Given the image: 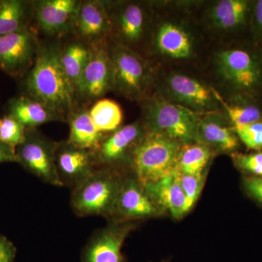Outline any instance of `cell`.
I'll use <instances>...</instances> for the list:
<instances>
[{
  "label": "cell",
  "mask_w": 262,
  "mask_h": 262,
  "mask_svg": "<svg viewBox=\"0 0 262 262\" xmlns=\"http://www.w3.org/2000/svg\"><path fill=\"white\" fill-rule=\"evenodd\" d=\"M199 2H154L149 57L161 63L198 61L204 49V30L196 16Z\"/></svg>",
  "instance_id": "6da1fadb"
},
{
  "label": "cell",
  "mask_w": 262,
  "mask_h": 262,
  "mask_svg": "<svg viewBox=\"0 0 262 262\" xmlns=\"http://www.w3.org/2000/svg\"><path fill=\"white\" fill-rule=\"evenodd\" d=\"M61 46L58 42H41L37 58L24 81L27 96L42 103L62 121L69 120L77 107L73 84L61 63Z\"/></svg>",
  "instance_id": "7a4b0ae2"
},
{
  "label": "cell",
  "mask_w": 262,
  "mask_h": 262,
  "mask_svg": "<svg viewBox=\"0 0 262 262\" xmlns=\"http://www.w3.org/2000/svg\"><path fill=\"white\" fill-rule=\"evenodd\" d=\"M212 85L224 98L252 96L262 86V59L248 48L221 47L211 60Z\"/></svg>",
  "instance_id": "3957f363"
},
{
  "label": "cell",
  "mask_w": 262,
  "mask_h": 262,
  "mask_svg": "<svg viewBox=\"0 0 262 262\" xmlns=\"http://www.w3.org/2000/svg\"><path fill=\"white\" fill-rule=\"evenodd\" d=\"M111 21L108 40L149 58L155 15L153 1H105Z\"/></svg>",
  "instance_id": "277c9868"
},
{
  "label": "cell",
  "mask_w": 262,
  "mask_h": 262,
  "mask_svg": "<svg viewBox=\"0 0 262 262\" xmlns=\"http://www.w3.org/2000/svg\"><path fill=\"white\" fill-rule=\"evenodd\" d=\"M114 70L113 91L122 97L142 102L155 91L158 70L149 58L108 40Z\"/></svg>",
  "instance_id": "5b68a950"
},
{
  "label": "cell",
  "mask_w": 262,
  "mask_h": 262,
  "mask_svg": "<svg viewBox=\"0 0 262 262\" xmlns=\"http://www.w3.org/2000/svg\"><path fill=\"white\" fill-rule=\"evenodd\" d=\"M124 177L118 169L96 168L72 189L70 203L75 214L101 215L111 220Z\"/></svg>",
  "instance_id": "8992f818"
},
{
  "label": "cell",
  "mask_w": 262,
  "mask_h": 262,
  "mask_svg": "<svg viewBox=\"0 0 262 262\" xmlns=\"http://www.w3.org/2000/svg\"><path fill=\"white\" fill-rule=\"evenodd\" d=\"M154 92L195 113L222 111L219 92L213 85L182 71H158Z\"/></svg>",
  "instance_id": "52a82bcc"
},
{
  "label": "cell",
  "mask_w": 262,
  "mask_h": 262,
  "mask_svg": "<svg viewBox=\"0 0 262 262\" xmlns=\"http://www.w3.org/2000/svg\"><path fill=\"white\" fill-rule=\"evenodd\" d=\"M141 121L146 132L157 133L179 141L196 142L201 114L167 101L153 92L141 102Z\"/></svg>",
  "instance_id": "ba28073f"
},
{
  "label": "cell",
  "mask_w": 262,
  "mask_h": 262,
  "mask_svg": "<svg viewBox=\"0 0 262 262\" xmlns=\"http://www.w3.org/2000/svg\"><path fill=\"white\" fill-rule=\"evenodd\" d=\"M182 144L157 133L146 132L131 156L132 173L143 186L172 175Z\"/></svg>",
  "instance_id": "9c48e42d"
},
{
  "label": "cell",
  "mask_w": 262,
  "mask_h": 262,
  "mask_svg": "<svg viewBox=\"0 0 262 262\" xmlns=\"http://www.w3.org/2000/svg\"><path fill=\"white\" fill-rule=\"evenodd\" d=\"M57 146L58 142L48 139L35 129H27L26 140L16 147L18 162L42 182L63 187L57 172Z\"/></svg>",
  "instance_id": "30bf717a"
},
{
  "label": "cell",
  "mask_w": 262,
  "mask_h": 262,
  "mask_svg": "<svg viewBox=\"0 0 262 262\" xmlns=\"http://www.w3.org/2000/svg\"><path fill=\"white\" fill-rule=\"evenodd\" d=\"M40 44L32 26L0 36V70L11 77H24L34 64Z\"/></svg>",
  "instance_id": "8fae6325"
},
{
  "label": "cell",
  "mask_w": 262,
  "mask_h": 262,
  "mask_svg": "<svg viewBox=\"0 0 262 262\" xmlns=\"http://www.w3.org/2000/svg\"><path fill=\"white\" fill-rule=\"evenodd\" d=\"M108 41L89 45L91 57L76 87L77 100L99 99L113 91L114 70Z\"/></svg>",
  "instance_id": "7c38bea8"
},
{
  "label": "cell",
  "mask_w": 262,
  "mask_h": 262,
  "mask_svg": "<svg viewBox=\"0 0 262 262\" xmlns=\"http://www.w3.org/2000/svg\"><path fill=\"white\" fill-rule=\"evenodd\" d=\"M204 5L198 17L202 28L221 39L245 27L251 11V3L246 0H216Z\"/></svg>",
  "instance_id": "4fadbf2b"
},
{
  "label": "cell",
  "mask_w": 262,
  "mask_h": 262,
  "mask_svg": "<svg viewBox=\"0 0 262 262\" xmlns=\"http://www.w3.org/2000/svg\"><path fill=\"white\" fill-rule=\"evenodd\" d=\"M145 134L142 122L138 120L105 136L94 151L98 168H130L134 150Z\"/></svg>",
  "instance_id": "5bb4252c"
},
{
  "label": "cell",
  "mask_w": 262,
  "mask_h": 262,
  "mask_svg": "<svg viewBox=\"0 0 262 262\" xmlns=\"http://www.w3.org/2000/svg\"><path fill=\"white\" fill-rule=\"evenodd\" d=\"M165 212L132 173L124 177L113 216L110 221L135 222L160 216Z\"/></svg>",
  "instance_id": "9a60e30c"
},
{
  "label": "cell",
  "mask_w": 262,
  "mask_h": 262,
  "mask_svg": "<svg viewBox=\"0 0 262 262\" xmlns=\"http://www.w3.org/2000/svg\"><path fill=\"white\" fill-rule=\"evenodd\" d=\"M135 222L110 221L98 231L84 248L83 262H125L122 247L129 234L135 228Z\"/></svg>",
  "instance_id": "2e32d148"
},
{
  "label": "cell",
  "mask_w": 262,
  "mask_h": 262,
  "mask_svg": "<svg viewBox=\"0 0 262 262\" xmlns=\"http://www.w3.org/2000/svg\"><path fill=\"white\" fill-rule=\"evenodd\" d=\"M80 3L78 0L34 1V20L37 31L58 38L73 32Z\"/></svg>",
  "instance_id": "e0dca14e"
},
{
  "label": "cell",
  "mask_w": 262,
  "mask_h": 262,
  "mask_svg": "<svg viewBox=\"0 0 262 262\" xmlns=\"http://www.w3.org/2000/svg\"><path fill=\"white\" fill-rule=\"evenodd\" d=\"M239 138L226 114L222 111L201 114L196 130V142L216 154H233L238 148Z\"/></svg>",
  "instance_id": "ac0fdd59"
},
{
  "label": "cell",
  "mask_w": 262,
  "mask_h": 262,
  "mask_svg": "<svg viewBox=\"0 0 262 262\" xmlns=\"http://www.w3.org/2000/svg\"><path fill=\"white\" fill-rule=\"evenodd\" d=\"M56 164L62 184L72 189L98 168L94 151L80 149L68 141L58 142Z\"/></svg>",
  "instance_id": "d6986e66"
},
{
  "label": "cell",
  "mask_w": 262,
  "mask_h": 262,
  "mask_svg": "<svg viewBox=\"0 0 262 262\" xmlns=\"http://www.w3.org/2000/svg\"><path fill=\"white\" fill-rule=\"evenodd\" d=\"M110 29L111 21L105 1H81L72 32L79 40L88 45L106 42Z\"/></svg>",
  "instance_id": "ffe728a7"
},
{
  "label": "cell",
  "mask_w": 262,
  "mask_h": 262,
  "mask_svg": "<svg viewBox=\"0 0 262 262\" xmlns=\"http://www.w3.org/2000/svg\"><path fill=\"white\" fill-rule=\"evenodd\" d=\"M144 187L155 203L176 220L182 219L189 212L187 198L179 183L178 170Z\"/></svg>",
  "instance_id": "44dd1931"
},
{
  "label": "cell",
  "mask_w": 262,
  "mask_h": 262,
  "mask_svg": "<svg viewBox=\"0 0 262 262\" xmlns=\"http://www.w3.org/2000/svg\"><path fill=\"white\" fill-rule=\"evenodd\" d=\"M27 129H35L42 124L62 121L46 106L27 96L13 98L9 103V114Z\"/></svg>",
  "instance_id": "7402d4cb"
},
{
  "label": "cell",
  "mask_w": 262,
  "mask_h": 262,
  "mask_svg": "<svg viewBox=\"0 0 262 262\" xmlns=\"http://www.w3.org/2000/svg\"><path fill=\"white\" fill-rule=\"evenodd\" d=\"M68 121L70 131L67 141L77 147L94 152L106 135L101 134L95 126L89 110H76Z\"/></svg>",
  "instance_id": "603a6c76"
},
{
  "label": "cell",
  "mask_w": 262,
  "mask_h": 262,
  "mask_svg": "<svg viewBox=\"0 0 262 262\" xmlns=\"http://www.w3.org/2000/svg\"><path fill=\"white\" fill-rule=\"evenodd\" d=\"M34 1L0 0V36L32 27Z\"/></svg>",
  "instance_id": "cb8c5ba5"
},
{
  "label": "cell",
  "mask_w": 262,
  "mask_h": 262,
  "mask_svg": "<svg viewBox=\"0 0 262 262\" xmlns=\"http://www.w3.org/2000/svg\"><path fill=\"white\" fill-rule=\"evenodd\" d=\"M91 57V47L80 40L74 41L61 48V63L66 75L76 89Z\"/></svg>",
  "instance_id": "d4e9b609"
},
{
  "label": "cell",
  "mask_w": 262,
  "mask_h": 262,
  "mask_svg": "<svg viewBox=\"0 0 262 262\" xmlns=\"http://www.w3.org/2000/svg\"><path fill=\"white\" fill-rule=\"evenodd\" d=\"M219 100L222 110L234 128L262 120L261 108L251 102L246 96L226 99L219 94Z\"/></svg>",
  "instance_id": "484cf974"
},
{
  "label": "cell",
  "mask_w": 262,
  "mask_h": 262,
  "mask_svg": "<svg viewBox=\"0 0 262 262\" xmlns=\"http://www.w3.org/2000/svg\"><path fill=\"white\" fill-rule=\"evenodd\" d=\"M215 153L199 142L182 144L177 159V170L183 173H202L208 169Z\"/></svg>",
  "instance_id": "4316f807"
},
{
  "label": "cell",
  "mask_w": 262,
  "mask_h": 262,
  "mask_svg": "<svg viewBox=\"0 0 262 262\" xmlns=\"http://www.w3.org/2000/svg\"><path fill=\"white\" fill-rule=\"evenodd\" d=\"M89 115L95 126L103 135H108L121 127L123 120L120 105L108 98L98 100L89 110Z\"/></svg>",
  "instance_id": "83f0119b"
},
{
  "label": "cell",
  "mask_w": 262,
  "mask_h": 262,
  "mask_svg": "<svg viewBox=\"0 0 262 262\" xmlns=\"http://www.w3.org/2000/svg\"><path fill=\"white\" fill-rule=\"evenodd\" d=\"M208 169L203 173L198 174L183 173L178 170V177L183 192L187 201L189 211L195 204L198 198L201 195L208 174Z\"/></svg>",
  "instance_id": "f1b7e54d"
},
{
  "label": "cell",
  "mask_w": 262,
  "mask_h": 262,
  "mask_svg": "<svg viewBox=\"0 0 262 262\" xmlns=\"http://www.w3.org/2000/svg\"><path fill=\"white\" fill-rule=\"evenodd\" d=\"M27 133V129L14 117L8 115L2 119L0 125L2 142L16 148L26 140Z\"/></svg>",
  "instance_id": "f546056e"
},
{
  "label": "cell",
  "mask_w": 262,
  "mask_h": 262,
  "mask_svg": "<svg viewBox=\"0 0 262 262\" xmlns=\"http://www.w3.org/2000/svg\"><path fill=\"white\" fill-rule=\"evenodd\" d=\"M234 129L239 140L248 149H262V120Z\"/></svg>",
  "instance_id": "4dcf8cb0"
},
{
  "label": "cell",
  "mask_w": 262,
  "mask_h": 262,
  "mask_svg": "<svg viewBox=\"0 0 262 262\" xmlns=\"http://www.w3.org/2000/svg\"><path fill=\"white\" fill-rule=\"evenodd\" d=\"M234 165L239 170L253 174L255 177H262V152L232 154Z\"/></svg>",
  "instance_id": "1f68e13d"
},
{
  "label": "cell",
  "mask_w": 262,
  "mask_h": 262,
  "mask_svg": "<svg viewBox=\"0 0 262 262\" xmlns=\"http://www.w3.org/2000/svg\"><path fill=\"white\" fill-rule=\"evenodd\" d=\"M244 186L248 194L262 204V177H246Z\"/></svg>",
  "instance_id": "d6a6232c"
},
{
  "label": "cell",
  "mask_w": 262,
  "mask_h": 262,
  "mask_svg": "<svg viewBox=\"0 0 262 262\" xmlns=\"http://www.w3.org/2000/svg\"><path fill=\"white\" fill-rule=\"evenodd\" d=\"M252 24L255 35L262 39V0L256 2L253 6Z\"/></svg>",
  "instance_id": "836d02e7"
},
{
  "label": "cell",
  "mask_w": 262,
  "mask_h": 262,
  "mask_svg": "<svg viewBox=\"0 0 262 262\" xmlns=\"http://www.w3.org/2000/svg\"><path fill=\"white\" fill-rule=\"evenodd\" d=\"M15 256L13 244L5 237H0V262H13Z\"/></svg>",
  "instance_id": "e575fe53"
},
{
  "label": "cell",
  "mask_w": 262,
  "mask_h": 262,
  "mask_svg": "<svg viewBox=\"0 0 262 262\" xmlns=\"http://www.w3.org/2000/svg\"><path fill=\"white\" fill-rule=\"evenodd\" d=\"M18 162L16 149L0 141V163Z\"/></svg>",
  "instance_id": "d590c367"
},
{
  "label": "cell",
  "mask_w": 262,
  "mask_h": 262,
  "mask_svg": "<svg viewBox=\"0 0 262 262\" xmlns=\"http://www.w3.org/2000/svg\"><path fill=\"white\" fill-rule=\"evenodd\" d=\"M160 262H170V260L168 259V258H167V259H163L162 261H160Z\"/></svg>",
  "instance_id": "8d00e7d4"
},
{
  "label": "cell",
  "mask_w": 262,
  "mask_h": 262,
  "mask_svg": "<svg viewBox=\"0 0 262 262\" xmlns=\"http://www.w3.org/2000/svg\"><path fill=\"white\" fill-rule=\"evenodd\" d=\"M1 122H2V119L0 118V125H1Z\"/></svg>",
  "instance_id": "74e56055"
}]
</instances>
